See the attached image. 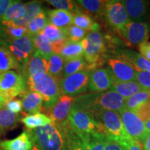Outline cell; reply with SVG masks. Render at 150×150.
<instances>
[{
	"mask_svg": "<svg viewBox=\"0 0 150 150\" xmlns=\"http://www.w3.org/2000/svg\"><path fill=\"white\" fill-rule=\"evenodd\" d=\"M129 45H137L147 41L149 37L148 24L142 22H129L121 31Z\"/></svg>",
	"mask_w": 150,
	"mask_h": 150,
	"instance_id": "obj_12",
	"label": "cell"
},
{
	"mask_svg": "<svg viewBox=\"0 0 150 150\" xmlns=\"http://www.w3.org/2000/svg\"><path fill=\"white\" fill-rule=\"evenodd\" d=\"M112 91L117 92L118 94L123 97L125 99H128L129 97L144 91L142 87L136 81L129 82H117L114 81L111 88Z\"/></svg>",
	"mask_w": 150,
	"mask_h": 150,
	"instance_id": "obj_26",
	"label": "cell"
},
{
	"mask_svg": "<svg viewBox=\"0 0 150 150\" xmlns=\"http://www.w3.org/2000/svg\"><path fill=\"white\" fill-rule=\"evenodd\" d=\"M42 33L52 42L54 54L55 51L67 40L65 29H60L53 24L48 23L42 30Z\"/></svg>",
	"mask_w": 150,
	"mask_h": 150,
	"instance_id": "obj_24",
	"label": "cell"
},
{
	"mask_svg": "<svg viewBox=\"0 0 150 150\" xmlns=\"http://www.w3.org/2000/svg\"><path fill=\"white\" fill-rule=\"evenodd\" d=\"M44 9L42 8V4L38 1H32L26 4V14L23 18L18 21L13 22L15 25L18 27H27L28 24L33 18L41 13Z\"/></svg>",
	"mask_w": 150,
	"mask_h": 150,
	"instance_id": "obj_27",
	"label": "cell"
},
{
	"mask_svg": "<svg viewBox=\"0 0 150 150\" xmlns=\"http://www.w3.org/2000/svg\"><path fill=\"white\" fill-rule=\"evenodd\" d=\"M35 51L39 52L46 60L54 54L52 42L41 31L33 36Z\"/></svg>",
	"mask_w": 150,
	"mask_h": 150,
	"instance_id": "obj_28",
	"label": "cell"
},
{
	"mask_svg": "<svg viewBox=\"0 0 150 150\" xmlns=\"http://www.w3.org/2000/svg\"><path fill=\"white\" fill-rule=\"evenodd\" d=\"M143 150H144V149H143Z\"/></svg>",
	"mask_w": 150,
	"mask_h": 150,
	"instance_id": "obj_55",
	"label": "cell"
},
{
	"mask_svg": "<svg viewBox=\"0 0 150 150\" xmlns=\"http://www.w3.org/2000/svg\"><path fill=\"white\" fill-rule=\"evenodd\" d=\"M76 97L62 95L58 102L50 109L44 110L52 121L59 124L68 122V116Z\"/></svg>",
	"mask_w": 150,
	"mask_h": 150,
	"instance_id": "obj_13",
	"label": "cell"
},
{
	"mask_svg": "<svg viewBox=\"0 0 150 150\" xmlns=\"http://www.w3.org/2000/svg\"><path fill=\"white\" fill-rule=\"evenodd\" d=\"M27 81L22 75L10 70L0 74V94L5 103L27 91Z\"/></svg>",
	"mask_w": 150,
	"mask_h": 150,
	"instance_id": "obj_6",
	"label": "cell"
},
{
	"mask_svg": "<svg viewBox=\"0 0 150 150\" xmlns=\"http://www.w3.org/2000/svg\"><path fill=\"white\" fill-rule=\"evenodd\" d=\"M48 64V73L54 77L61 79L63 74L65 60L57 54H54L47 59Z\"/></svg>",
	"mask_w": 150,
	"mask_h": 150,
	"instance_id": "obj_36",
	"label": "cell"
},
{
	"mask_svg": "<svg viewBox=\"0 0 150 150\" xmlns=\"http://www.w3.org/2000/svg\"><path fill=\"white\" fill-rule=\"evenodd\" d=\"M6 48L18 61L20 66V70H22L35 52L33 36L27 34L20 38L11 40L8 43Z\"/></svg>",
	"mask_w": 150,
	"mask_h": 150,
	"instance_id": "obj_10",
	"label": "cell"
},
{
	"mask_svg": "<svg viewBox=\"0 0 150 150\" xmlns=\"http://www.w3.org/2000/svg\"><path fill=\"white\" fill-rule=\"evenodd\" d=\"M73 14H74L72 20L73 25L79 27L85 31H91V32L98 31L100 29L99 24L94 22L91 17L88 15L80 12L79 11Z\"/></svg>",
	"mask_w": 150,
	"mask_h": 150,
	"instance_id": "obj_29",
	"label": "cell"
},
{
	"mask_svg": "<svg viewBox=\"0 0 150 150\" xmlns=\"http://www.w3.org/2000/svg\"><path fill=\"white\" fill-rule=\"evenodd\" d=\"M136 81L141 86L144 91L150 90V72L147 71L136 72Z\"/></svg>",
	"mask_w": 150,
	"mask_h": 150,
	"instance_id": "obj_41",
	"label": "cell"
},
{
	"mask_svg": "<svg viewBox=\"0 0 150 150\" xmlns=\"http://www.w3.org/2000/svg\"><path fill=\"white\" fill-rule=\"evenodd\" d=\"M108 65L114 81L129 82L136 81V71L126 62L119 59H110Z\"/></svg>",
	"mask_w": 150,
	"mask_h": 150,
	"instance_id": "obj_15",
	"label": "cell"
},
{
	"mask_svg": "<svg viewBox=\"0 0 150 150\" xmlns=\"http://www.w3.org/2000/svg\"><path fill=\"white\" fill-rule=\"evenodd\" d=\"M49 23V20L46 13L43 11L41 13L33 18L29 22L27 25L28 34L33 36V35L40 33Z\"/></svg>",
	"mask_w": 150,
	"mask_h": 150,
	"instance_id": "obj_37",
	"label": "cell"
},
{
	"mask_svg": "<svg viewBox=\"0 0 150 150\" xmlns=\"http://www.w3.org/2000/svg\"><path fill=\"white\" fill-rule=\"evenodd\" d=\"M84 70H88V63L83 56L65 61L61 78H65Z\"/></svg>",
	"mask_w": 150,
	"mask_h": 150,
	"instance_id": "obj_34",
	"label": "cell"
},
{
	"mask_svg": "<svg viewBox=\"0 0 150 150\" xmlns=\"http://www.w3.org/2000/svg\"><path fill=\"white\" fill-rule=\"evenodd\" d=\"M33 146L34 143L27 130L14 139L0 142V148L2 150H31Z\"/></svg>",
	"mask_w": 150,
	"mask_h": 150,
	"instance_id": "obj_19",
	"label": "cell"
},
{
	"mask_svg": "<svg viewBox=\"0 0 150 150\" xmlns=\"http://www.w3.org/2000/svg\"><path fill=\"white\" fill-rule=\"evenodd\" d=\"M126 99L110 90L102 93H91L76 97L73 106L85 111L95 118L104 110L120 112L125 108Z\"/></svg>",
	"mask_w": 150,
	"mask_h": 150,
	"instance_id": "obj_2",
	"label": "cell"
},
{
	"mask_svg": "<svg viewBox=\"0 0 150 150\" xmlns=\"http://www.w3.org/2000/svg\"><path fill=\"white\" fill-rule=\"evenodd\" d=\"M21 122L27 129L32 130L47 125L52 122V120L45 114L37 112L34 114H29L26 115L21 119Z\"/></svg>",
	"mask_w": 150,
	"mask_h": 150,
	"instance_id": "obj_31",
	"label": "cell"
},
{
	"mask_svg": "<svg viewBox=\"0 0 150 150\" xmlns=\"http://www.w3.org/2000/svg\"><path fill=\"white\" fill-rule=\"evenodd\" d=\"M91 71L84 70L60 79L63 95L75 97L88 90Z\"/></svg>",
	"mask_w": 150,
	"mask_h": 150,
	"instance_id": "obj_8",
	"label": "cell"
},
{
	"mask_svg": "<svg viewBox=\"0 0 150 150\" xmlns=\"http://www.w3.org/2000/svg\"><path fill=\"white\" fill-rule=\"evenodd\" d=\"M12 69L20 70V65L8 49L0 46V74Z\"/></svg>",
	"mask_w": 150,
	"mask_h": 150,
	"instance_id": "obj_32",
	"label": "cell"
},
{
	"mask_svg": "<svg viewBox=\"0 0 150 150\" xmlns=\"http://www.w3.org/2000/svg\"><path fill=\"white\" fill-rule=\"evenodd\" d=\"M4 106L6 108L10 110L11 111L15 112L16 114H19L20 112L23 110L22 102L21 99H12L5 103Z\"/></svg>",
	"mask_w": 150,
	"mask_h": 150,
	"instance_id": "obj_43",
	"label": "cell"
},
{
	"mask_svg": "<svg viewBox=\"0 0 150 150\" xmlns=\"http://www.w3.org/2000/svg\"><path fill=\"white\" fill-rule=\"evenodd\" d=\"M144 122H145V127H146V129H147V131H148V133H149V134H150V118L144 121Z\"/></svg>",
	"mask_w": 150,
	"mask_h": 150,
	"instance_id": "obj_49",
	"label": "cell"
},
{
	"mask_svg": "<svg viewBox=\"0 0 150 150\" xmlns=\"http://www.w3.org/2000/svg\"><path fill=\"white\" fill-rule=\"evenodd\" d=\"M123 4L130 20L140 22L145 18L148 11V2L143 0H126Z\"/></svg>",
	"mask_w": 150,
	"mask_h": 150,
	"instance_id": "obj_20",
	"label": "cell"
},
{
	"mask_svg": "<svg viewBox=\"0 0 150 150\" xmlns=\"http://www.w3.org/2000/svg\"><path fill=\"white\" fill-rule=\"evenodd\" d=\"M68 123L71 129L80 139L88 140L96 133L107 136L104 126L100 122L83 110L72 106L68 116Z\"/></svg>",
	"mask_w": 150,
	"mask_h": 150,
	"instance_id": "obj_4",
	"label": "cell"
},
{
	"mask_svg": "<svg viewBox=\"0 0 150 150\" xmlns=\"http://www.w3.org/2000/svg\"><path fill=\"white\" fill-rule=\"evenodd\" d=\"M84 54L83 57L88 63V70L93 71L99 65L106 53V41L102 33L99 31L90 32L81 40Z\"/></svg>",
	"mask_w": 150,
	"mask_h": 150,
	"instance_id": "obj_5",
	"label": "cell"
},
{
	"mask_svg": "<svg viewBox=\"0 0 150 150\" xmlns=\"http://www.w3.org/2000/svg\"><path fill=\"white\" fill-rule=\"evenodd\" d=\"M9 42H10V40L7 37L4 28L0 22V45H1V47H6L7 45Z\"/></svg>",
	"mask_w": 150,
	"mask_h": 150,
	"instance_id": "obj_46",
	"label": "cell"
},
{
	"mask_svg": "<svg viewBox=\"0 0 150 150\" xmlns=\"http://www.w3.org/2000/svg\"><path fill=\"white\" fill-rule=\"evenodd\" d=\"M26 14V4L20 1H13L0 22H16L23 18Z\"/></svg>",
	"mask_w": 150,
	"mask_h": 150,
	"instance_id": "obj_30",
	"label": "cell"
},
{
	"mask_svg": "<svg viewBox=\"0 0 150 150\" xmlns=\"http://www.w3.org/2000/svg\"><path fill=\"white\" fill-rule=\"evenodd\" d=\"M142 143L144 150H150V134H148Z\"/></svg>",
	"mask_w": 150,
	"mask_h": 150,
	"instance_id": "obj_48",
	"label": "cell"
},
{
	"mask_svg": "<svg viewBox=\"0 0 150 150\" xmlns=\"http://www.w3.org/2000/svg\"><path fill=\"white\" fill-rule=\"evenodd\" d=\"M20 114H16L6 108L0 109V130L1 132L12 130L18 126L21 121Z\"/></svg>",
	"mask_w": 150,
	"mask_h": 150,
	"instance_id": "obj_25",
	"label": "cell"
},
{
	"mask_svg": "<svg viewBox=\"0 0 150 150\" xmlns=\"http://www.w3.org/2000/svg\"><path fill=\"white\" fill-rule=\"evenodd\" d=\"M0 150H2V149H1V148H0Z\"/></svg>",
	"mask_w": 150,
	"mask_h": 150,
	"instance_id": "obj_53",
	"label": "cell"
},
{
	"mask_svg": "<svg viewBox=\"0 0 150 150\" xmlns=\"http://www.w3.org/2000/svg\"><path fill=\"white\" fill-rule=\"evenodd\" d=\"M104 16L110 26L120 31L131 21L122 1H107Z\"/></svg>",
	"mask_w": 150,
	"mask_h": 150,
	"instance_id": "obj_11",
	"label": "cell"
},
{
	"mask_svg": "<svg viewBox=\"0 0 150 150\" xmlns=\"http://www.w3.org/2000/svg\"><path fill=\"white\" fill-rule=\"evenodd\" d=\"M143 143L140 140L131 139L129 142L127 150H143Z\"/></svg>",
	"mask_w": 150,
	"mask_h": 150,
	"instance_id": "obj_45",
	"label": "cell"
},
{
	"mask_svg": "<svg viewBox=\"0 0 150 150\" xmlns=\"http://www.w3.org/2000/svg\"><path fill=\"white\" fill-rule=\"evenodd\" d=\"M114 83L109 68H96L90 75L88 90L92 93H102L111 89Z\"/></svg>",
	"mask_w": 150,
	"mask_h": 150,
	"instance_id": "obj_14",
	"label": "cell"
},
{
	"mask_svg": "<svg viewBox=\"0 0 150 150\" xmlns=\"http://www.w3.org/2000/svg\"><path fill=\"white\" fill-rule=\"evenodd\" d=\"M27 130L34 145L40 150H70L76 137L68 122L59 124L52 121L44 127Z\"/></svg>",
	"mask_w": 150,
	"mask_h": 150,
	"instance_id": "obj_1",
	"label": "cell"
},
{
	"mask_svg": "<svg viewBox=\"0 0 150 150\" xmlns=\"http://www.w3.org/2000/svg\"><path fill=\"white\" fill-rule=\"evenodd\" d=\"M49 23L53 24L55 27L64 29L72 24V20L74 14L70 11L53 9L48 10L46 12Z\"/></svg>",
	"mask_w": 150,
	"mask_h": 150,
	"instance_id": "obj_23",
	"label": "cell"
},
{
	"mask_svg": "<svg viewBox=\"0 0 150 150\" xmlns=\"http://www.w3.org/2000/svg\"><path fill=\"white\" fill-rule=\"evenodd\" d=\"M13 1L12 0H0V20L8 10Z\"/></svg>",
	"mask_w": 150,
	"mask_h": 150,
	"instance_id": "obj_47",
	"label": "cell"
},
{
	"mask_svg": "<svg viewBox=\"0 0 150 150\" xmlns=\"http://www.w3.org/2000/svg\"><path fill=\"white\" fill-rule=\"evenodd\" d=\"M118 57L122 61L131 65L136 72L147 71L150 72V61L144 58L141 54L132 50H120Z\"/></svg>",
	"mask_w": 150,
	"mask_h": 150,
	"instance_id": "obj_18",
	"label": "cell"
},
{
	"mask_svg": "<svg viewBox=\"0 0 150 150\" xmlns=\"http://www.w3.org/2000/svg\"><path fill=\"white\" fill-rule=\"evenodd\" d=\"M149 101V91H142L126 99L125 108L135 111Z\"/></svg>",
	"mask_w": 150,
	"mask_h": 150,
	"instance_id": "obj_35",
	"label": "cell"
},
{
	"mask_svg": "<svg viewBox=\"0 0 150 150\" xmlns=\"http://www.w3.org/2000/svg\"><path fill=\"white\" fill-rule=\"evenodd\" d=\"M5 105V100L2 97V95L0 94V109L3 108V106Z\"/></svg>",
	"mask_w": 150,
	"mask_h": 150,
	"instance_id": "obj_50",
	"label": "cell"
},
{
	"mask_svg": "<svg viewBox=\"0 0 150 150\" xmlns=\"http://www.w3.org/2000/svg\"><path fill=\"white\" fill-rule=\"evenodd\" d=\"M84 10L98 17L105 15V8L107 1L102 0H79L76 1Z\"/></svg>",
	"mask_w": 150,
	"mask_h": 150,
	"instance_id": "obj_33",
	"label": "cell"
},
{
	"mask_svg": "<svg viewBox=\"0 0 150 150\" xmlns=\"http://www.w3.org/2000/svg\"><path fill=\"white\" fill-rule=\"evenodd\" d=\"M124 128L129 137L143 142L148 135L144 121L136 112L124 108L119 112Z\"/></svg>",
	"mask_w": 150,
	"mask_h": 150,
	"instance_id": "obj_9",
	"label": "cell"
},
{
	"mask_svg": "<svg viewBox=\"0 0 150 150\" xmlns=\"http://www.w3.org/2000/svg\"><path fill=\"white\" fill-rule=\"evenodd\" d=\"M149 94H150V90H149Z\"/></svg>",
	"mask_w": 150,
	"mask_h": 150,
	"instance_id": "obj_54",
	"label": "cell"
},
{
	"mask_svg": "<svg viewBox=\"0 0 150 150\" xmlns=\"http://www.w3.org/2000/svg\"><path fill=\"white\" fill-rule=\"evenodd\" d=\"M128 145L122 143L111 137L106 136L104 150H127Z\"/></svg>",
	"mask_w": 150,
	"mask_h": 150,
	"instance_id": "obj_42",
	"label": "cell"
},
{
	"mask_svg": "<svg viewBox=\"0 0 150 150\" xmlns=\"http://www.w3.org/2000/svg\"><path fill=\"white\" fill-rule=\"evenodd\" d=\"M31 150H40V149H39V148L36 145H34V146H33V147L32 148V149H31Z\"/></svg>",
	"mask_w": 150,
	"mask_h": 150,
	"instance_id": "obj_51",
	"label": "cell"
},
{
	"mask_svg": "<svg viewBox=\"0 0 150 150\" xmlns=\"http://www.w3.org/2000/svg\"><path fill=\"white\" fill-rule=\"evenodd\" d=\"M55 54H59L65 61L83 56L84 50L81 42H72L67 40L55 51Z\"/></svg>",
	"mask_w": 150,
	"mask_h": 150,
	"instance_id": "obj_22",
	"label": "cell"
},
{
	"mask_svg": "<svg viewBox=\"0 0 150 150\" xmlns=\"http://www.w3.org/2000/svg\"><path fill=\"white\" fill-rule=\"evenodd\" d=\"M20 96L22 97L23 110L29 115L40 112L42 110L43 99L40 94L29 90Z\"/></svg>",
	"mask_w": 150,
	"mask_h": 150,
	"instance_id": "obj_21",
	"label": "cell"
},
{
	"mask_svg": "<svg viewBox=\"0 0 150 150\" xmlns=\"http://www.w3.org/2000/svg\"><path fill=\"white\" fill-rule=\"evenodd\" d=\"M140 54L145 58L146 59L150 61V42L148 41H145L139 45Z\"/></svg>",
	"mask_w": 150,
	"mask_h": 150,
	"instance_id": "obj_44",
	"label": "cell"
},
{
	"mask_svg": "<svg viewBox=\"0 0 150 150\" xmlns=\"http://www.w3.org/2000/svg\"><path fill=\"white\" fill-rule=\"evenodd\" d=\"M4 28V31L9 40H14L28 34L27 27H18L13 22H0Z\"/></svg>",
	"mask_w": 150,
	"mask_h": 150,
	"instance_id": "obj_38",
	"label": "cell"
},
{
	"mask_svg": "<svg viewBox=\"0 0 150 150\" xmlns=\"http://www.w3.org/2000/svg\"><path fill=\"white\" fill-rule=\"evenodd\" d=\"M1 131L0 130V136H1Z\"/></svg>",
	"mask_w": 150,
	"mask_h": 150,
	"instance_id": "obj_52",
	"label": "cell"
},
{
	"mask_svg": "<svg viewBox=\"0 0 150 150\" xmlns=\"http://www.w3.org/2000/svg\"><path fill=\"white\" fill-rule=\"evenodd\" d=\"M98 117L99 122L103 125L108 136L129 145L132 138L125 131L119 112L112 110H104Z\"/></svg>",
	"mask_w": 150,
	"mask_h": 150,
	"instance_id": "obj_7",
	"label": "cell"
},
{
	"mask_svg": "<svg viewBox=\"0 0 150 150\" xmlns=\"http://www.w3.org/2000/svg\"><path fill=\"white\" fill-rule=\"evenodd\" d=\"M46 2H48L56 9L67 11L71 13L74 12V13L79 11L77 3L71 0H47Z\"/></svg>",
	"mask_w": 150,
	"mask_h": 150,
	"instance_id": "obj_40",
	"label": "cell"
},
{
	"mask_svg": "<svg viewBox=\"0 0 150 150\" xmlns=\"http://www.w3.org/2000/svg\"><path fill=\"white\" fill-rule=\"evenodd\" d=\"M65 29L66 31L67 40L72 41V42H81L88 35L87 31H85L72 24Z\"/></svg>",
	"mask_w": 150,
	"mask_h": 150,
	"instance_id": "obj_39",
	"label": "cell"
},
{
	"mask_svg": "<svg viewBox=\"0 0 150 150\" xmlns=\"http://www.w3.org/2000/svg\"><path fill=\"white\" fill-rule=\"evenodd\" d=\"M40 73H48L47 61L39 52L35 51L25 67L22 69L20 74L27 81V79Z\"/></svg>",
	"mask_w": 150,
	"mask_h": 150,
	"instance_id": "obj_16",
	"label": "cell"
},
{
	"mask_svg": "<svg viewBox=\"0 0 150 150\" xmlns=\"http://www.w3.org/2000/svg\"><path fill=\"white\" fill-rule=\"evenodd\" d=\"M106 140V135L99 133L93 134L86 140L80 139L76 135L70 150H104Z\"/></svg>",
	"mask_w": 150,
	"mask_h": 150,
	"instance_id": "obj_17",
	"label": "cell"
},
{
	"mask_svg": "<svg viewBox=\"0 0 150 150\" xmlns=\"http://www.w3.org/2000/svg\"><path fill=\"white\" fill-rule=\"evenodd\" d=\"M27 84L29 90L36 92L42 97V110L53 107L63 95L60 79L49 73H40L27 79Z\"/></svg>",
	"mask_w": 150,
	"mask_h": 150,
	"instance_id": "obj_3",
	"label": "cell"
}]
</instances>
